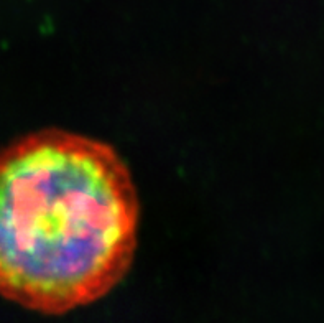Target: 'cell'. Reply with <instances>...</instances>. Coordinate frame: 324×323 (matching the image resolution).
Instances as JSON below:
<instances>
[{"mask_svg":"<svg viewBox=\"0 0 324 323\" xmlns=\"http://www.w3.org/2000/svg\"><path fill=\"white\" fill-rule=\"evenodd\" d=\"M129 168L99 140L41 130L0 152V295L60 315L107 295L137 247Z\"/></svg>","mask_w":324,"mask_h":323,"instance_id":"6da1fadb","label":"cell"}]
</instances>
